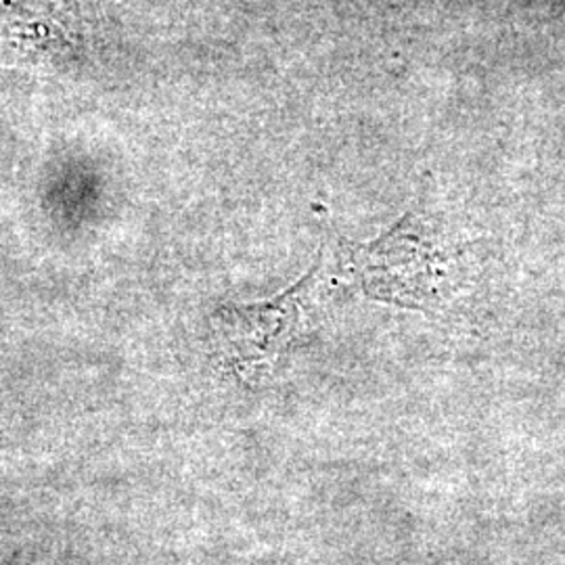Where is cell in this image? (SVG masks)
<instances>
[{
  "label": "cell",
  "instance_id": "obj_1",
  "mask_svg": "<svg viewBox=\"0 0 565 565\" xmlns=\"http://www.w3.org/2000/svg\"><path fill=\"white\" fill-rule=\"evenodd\" d=\"M308 277L275 300L223 306L212 319L221 363L245 382L264 380L300 331Z\"/></svg>",
  "mask_w": 565,
  "mask_h": 565
}]
</instances>
